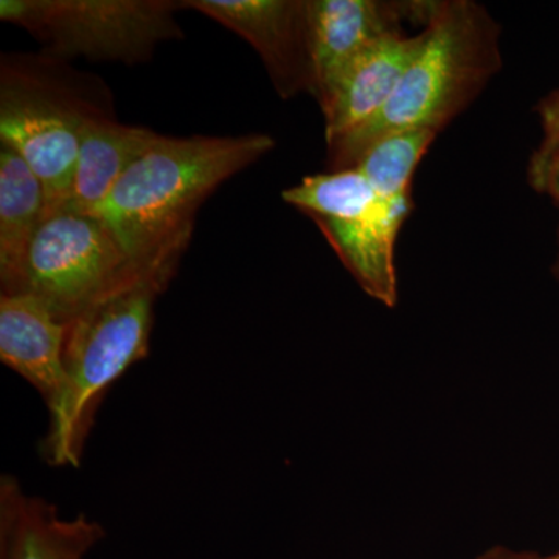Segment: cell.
Instances as JSON below:
<instances>
[{"instance_id": "1", "label": "cell", "mask_w": 559, "mask_h": 559, "mask_svg": "<svg viewBox=\"0 0 559 559\" xmlns=\"http://www.w3.org/2000/svg\"><path fill=\"white\" fill-rule=\"evenodd\" d=\"M275 146L263 132L162 139L121 176L98 207L132 263L167 290L193 237L202 202Z\"/></svg>"}, {"instance_id": "2", "label": "cell", "mask_w": 559, "mask_h": 559, "mask_svg": "<svg viewBox=\"0 0 559 559\" xmlns=\"http://www.w3.org/2000/svg\"><path fill=\"white\" fill-rule=\"evenodd\" d=\"M418 57L392 97L359 130L326 146L330 171L348 170L378 140L399 132L443 131L502 68L500 27L473 0L432 2Z\"/></svg>"}, {"instance_id": "3", "label": "cell", "mask_w": 559, "mask_h": 559, "mask_svg": "<svg viewBox=\"0 0 559 559\" xmlns=\"http://www.w3.org/2000/svg\"><path fill=\"white\" fill-rule=\"evenodd\" d=\"M103 116H112V109L100 80L46 53L3 55L0 143L38 176L49 210L68 200L84 131Z\"/></svg>"}, {"instance_id": "4", "label": "cell", "mask_w": 559, "mask_h": 559, "mask_svg": "<svg viewBox=\"0 0 559 559\" xmlns=\"http://www.w3.org/2000/svg\"><path fill=\"white\" fill-rule=\"evenodd\" d=\"M164 289L140 285L103 301L68 325L64 382L49 409L40 455L53 468H79L106 393L148 356L154 304Z\"/></svg>"}, {"instance_id": "5", "label": "cell", "mask_w": 559, "mask_h": 559, "mask_svg": "<svg viewBox=\"0 0 559 559\" xmlns=\"http://www.w3.org/2000/svg\"><path fill=\"white\" fill-rule=\"evenodd\" d=\"M282 200L314 221L367 296L395 307L396 240L414 207L412 197H384L358 168H348L307 176L283 190Z\"/></svg>"}, {"instance_id": "6", "label": "cell", "mask_w": 559, "mask_h": 559, "mask_svg": "<svg viewBox=\"0 0 559 559\" xmlns=\"http://www.w3.org/2000/svg\"><path fill=\"white\" fill-rule=\"evenodd\" d=\"M173 0H0V20L35 36L58 60L140 64L182 38Z\"/></svg>"}, {"instance_id": "7", "label": "cell", "mask_w": 559, "mask_h": 559, "mask_svg": "<svg viewBox=\"0 0 559 559\" xmlns=\"http://www.w3.org/2000/svg\"><path fill=\"white\" fill-rule=\"evenodd\" d=\"M146 283L154 285L97 213L60 207L47 210L16 294L35 296L69 325L103 301Z\"/></svg>"}, {"instance_id": "8", "label": "cell", "mask_w": 559, "mask_h": 559, "mask_svg": "<svg viewBox=\"0 0 559 559\" xmlns=\"http://www.w3.org/2000/svg\"><path fill=\"white\" fill-rule=\"evenodd\" d=\"M182 7L200 11L248 40L280 97L312 95L307 0H183Z\"/></svg>"}, {"instance_id": "9", "label": "cell", "mask_w": 559, "mask_h": 559, "mask_svg": "<svg viewBox=\"0 0 559 559\" xmlns=\"http://www.w3.org/2000/svg\"><path fill=\"white\" fill-rule=\"evenodd\" d=\"M432 2L388 0H307L312 97L322 102L344 70L364 51L395 33L403 22L426 25Z\"/></svg>"}, {"instance_id": "10", "label": "cell", "mask_w": 559, "mask_h": 559, "mask_svg": "<svg viewBox=\"0 0 559 559\" xmlns=\"http://www.w3.org/2000/svg\"><path fill=\"white\" fill-rule=\"evenodd\" d=\"M417 35L395 33L360 53L319 103L325 117L326 146L347 138L373 119L399 87L425 44Z\"/></svg>"}, {"instance_id": "11", "label": "cell", "mask_w": 559, "mask_h": 559, "mask_svg": "<svg viewBox=\"0 0 559 559\" xmlns=\"http://www.w3.org/2000/svg\"><path fill=\"white\" fill-rule=\"evenodd\" d=\"M105 535L86 514L61 516L55 503L25 492L16 477L0 479V559H84Z\"/></svg>"}, {"instance_id": "12", "label": "cell", "mask_w": 559, "mask_h": 559, "mask_svg": "<svg viewBox=\"0 0 559 559\" xmlns=\"http://www.w3.org/2000/svg\"><path fill=\"white\" fill-rule=\"evenodd\" d=\"M68 323L31 294L0 296V360L24 378L50 409L64 382Z\"/></svg>"}, {"instance_id": "13", "label": "cell", "mask_w": 559, "mask_h": 559, "mask_svg": "<svg viewBox=\"0 0 559 559\" xmlns=\"http://www.w3.org/2000/svg\"><path fill=\"white\" fill-rule=\"evenodd\" d=\"M164 138L148 128L120 123L114 116L92 120L81 140L72 189L60 207L97 212L121 176Z\"/></svg>"}, {"instance_id": "14", "label": "cell", "mask_w": 559, "mask_h": 559, "mask_svg": "<svg viewBox=\"0 0 559 559\" xmlns=\"http://www.w3.org/2000/svg\"><path fill=\"white\" fill-rule=\"evenodd\" d=\"M46 189L27 162L0 143V286L16 294L33 238L46 218Z\"/></svg>"}, {"instance_id": "15", "label": "cell", "mask_w": 559, "mask_h": 559, "mask_svg": "<svg viewBox=\"0 0 559 559\" xmlns=\"http://www.w3.org/2000/svg\"><path fill=\"white\" fill-rule=\"evenodd\" d=\"M543 138L538 148L530 157L528 168L539 167L559 148V90L551 92L536 106Z\"/></svg>"}, {"instance_id": "16", "label": "cell", "mask_w": 559, "mask_h": 559, "mask_svg": "<svg viewBox=\"0 0 559 559\" xmlns=\"http://www.w3.org/2000/svg\"><path fill=\"white\" fill-rule=\"evenodd\" d=\"M528 182L539 193L550 197L559 207V148L539 167L528 168Z\"/></svg>"}, {"instance_id": "17", "label": "cell", "mask_w": 559, "mask_h": 559, "mask_svg": "<svg viewBox=\"0 0 559 559\" xmlns=\"http://www.w3.org/2000/svg\"><path fill=\"white\" fill-rule=\"evenodd\" d=\"M476 559H559V551L551 555H539L535 551H518L509 547L496 546L484 551Z\"/></svg>"}, {"instance_id": "18", "label": "cell", "mask_w": 559, "mask_h": 559, "mask_svg": "<svg viewBox=\"0 0 559 559\" xmlns=\"http://www.w3.org/2000/svg\"><path fill=\"white\" fill-rule=\"evenodd\" d=\"M557 241H558V250H557V259H555V264H554V274H555V278H557V282L559 285V224H558V231H557Z\"/></svg>"}]
</instances>
